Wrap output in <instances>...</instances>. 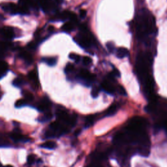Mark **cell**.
Returning a JSON list of instances; mask_svg holds the SVG:
<instances>
[{
	"instance_id": "1",
	"label": "cell",
	"mask_w": 167,
	"mask_h": 167,
	"mask_svg": "<svg viewBox=\"0 0 167 167\" xmlns=\"http://www.w3.org/2000/svg\"><path fill=\"white\" fill-rule=\"evenodd\" d=\"M147 125L144 117L135 116L114 135L113 151L121 166L130 167V159L134 155L144 157L150 156L151 142L147 131Z\"/></svg>"
},
{
	"instance_id": "2",
	"label": "cell",
	"mask_w": 167,
	"mask_h": 167,
	"mask_svg": "<svg viewBox=\"0 0 167 167\" xmlns=\"http://www.w3.org/2000/svg\"><path fill=\"white\" fill-rule=\"evenodd\" d=\"M137 34L140 40L145 41L156 29V22L153 16L146 9H142L137 17Z\"/></svg>"
},
{
	"instance_id": "3",
	"label": "cell",
	"mask_w": 167,
	"mask_h": 167,
	"mask_svg": "<svg viewBox=\"0 0 167 167\" xmlns=\"http://www.w3.org/2000/svg\"><path fill=\"white\" fill-rule=\"evenodd\" d=\"M145 110L150 114L153 120L156 121V125L158 128H163L167 123V100L160 99L156 97L150 101L145 108Z\"/></svg>"
},
{
	"instance_id": "4",
	"label": "cell",
	"mask_w": 167,
	"mask_h": 167,
	"mask_svg": "<svg viewBox=\"0 0 167 167\" xmlns=\"http://www.w3.org/2000/svg\"><path fill=\"white\" fill-rule=\"evenodd\" d=\"M152 62V57L150 53L141 52L137 55L136 61V69L138 78L142 83V85L154 81L150 73Z\"/></svg>"
},
{
	"instance_id": "5",
	"label": "cell",
	"mask_w": 167,
	"mask_h": 167,
	"mask_svg": "<svg viewBox=\"0 0 167 167\" xmlns=\"http://www.w3.org/2000/svg\"><path fill=\"white\" fill-rule=\"evenodd\" d=\"M58 121L69 129L75 125L77 117L75 114H70L66 110L58 109L56 112Z\"/></svg>"
},
{
	"instance_id": "6",
	"label": "cell",
	"mask_w": 167,
	"mask_h": 167,
	"mask_svg": "<svg viewBox=\"0 0 167 167\" xmlns=\"http://www.w3.org/2000/svg\"><path fill=\"white\" fill-rule=\"evenodd\" d=\"M90 37L86 32H82L75 37V40L77 44L83 48H88L92 45V40Z\"/></svg>"
},
{
	"instance_id": "7",
	"label": "cell",
	"mask_w": 167,
	"mask_h": 167,
	"mask_svg": "<svg viewBox=\"0 0 167 167\" xmlns=\"http://www.w3.org/2000/svg\"><path fill=\"white\" fill-rule=\"evenodd\" d=\"M39 5L45 13L55 9L57 5L54 0H39Z\"/></svg>"
},
{
	"instance_id": "8",
	"label": "cell",
	"mask_w": 167,
	"mask_h": 167,
	"mask_svg": "<svg viewBox=\"0 0 167 167\" xmlns=\"http://www.w3.org/2000/svg\"><path fill=\"white\" fill-rule=\"evenodd\" d=\"M79 77L80 79H82L83 81L86 83L85 84L87 86H90L91 83L94 82L95 79V77L92 75L91 73L88 71L82 69L80 71Z\"/></svg>"
},
{
	"instance_id": "9",
	"label": "cell",
	"mask_w": 167,
	"mask_h": 167,
	"mask_svg": "<svg viewBox=\"0 0 167 167\" xmlns=\"http://www.w3.org/2000/svg\"><path fill=\"white\" fill-rule=\"evenodd\" d=\"M2 7L5 12H9L13 15L18 13V5L13 3H9L7 4L2 5Z\"/></svg>"
},
{
	"instance_id": "10",
	"label": "cell",
	"mask_w": 167,
	"mask_h": 167,
	"mask_svg": "<svg viewBox=\"0 0 167 167\" xmlns=\"http://www.w3.org/2000/svg\"><path fill=\"white\" fill-rule=\"evenodd\" d=\"M101 88L104 91L107 93L108 94L110 95H113L116 91V89L114 87V86L110 83L108 80H104L101 84Z\"/></svg>"
},
{
	"instance_id": "11",
	"label": "cell",
	"mask_w": 167,
	"mask_h": 167,
	"mask_svg": "<svg viewBox=\"0 0 167 167\" xmlns=\"http://www.w3.org/2000/svg\"><path fill=\"white\" fill-rule=\"evenodd\" d=\"M119 108H120L119 104H117V103L112 104L106 111H105L104 113L103 114V117L114 116L117 112Z\"/></svg>"
},
{
	"instance_id": "12",
	"label": "cell",
	"mask_w": 167,
	"mask_h": 167,
	"mask_svg": "<svg viewBox=\"0 0 167 167\" xmlns=\"http://www.w3.org/2000/svg\"><path fill=\"white\" fill-rule=\"evenodd\" d=\"M51 106V103L48 99H44L39 104L37 109L40 111V112H46L50 109V107Z\"/></svg>"
},
{
	"instance_id": "13",
	"label": "cell",
	"mask_w": 167,
	"mask_h": 167,
	"mask_svg": "<svg viewBox=\"0 0 167 167\" xmlns=\"http://www.w3.org/2000/svg\"><path fill=\"white\" fill-rule=\"evenodd\" d=\"M10 137L12 140H13L15 142H28L30 140L29 138L25 137V136L16 132L11 134Z\"/></svg>"
},
{
	"instance_id": "14",
	"label": "cell",
	"mask_w": 167,
	"mask_h": 167,
	"mask_svg": "<svg viewBox=\"0 0 167 167\" xmlns=\"http://www.w3.org/2000/svg\"><path fill=\"white\" fill-rule=\"evenodd\" d=\"M2 35L7 39H12L14 37L13 29L10 27H4L2 30Z\"/></svg>"
},
{
	"instance_id": "15",
	"label": "cell",
	"mask_w": 167,
	"mask_h": 167,
	"mask_svg": "<svg viewBox=\"0 0 167 167\" xmlns=\"http://www.w3.org/2000/svg\"><path fill=\"white\" fill-rule=\"evenodd\" d=\"M20 57L25 61V62L28 65L33 63L32 55L27 52H22L20 54Z\"/></svg>"
},
{
	"instance_id": "16",
	"label": "cell",
	"mask_w": 167,
	"mask_h": 167,
	"mask_svg": "<svg viewBox=\"0 0 167 167\" xmlns=\"http://www.w3.org/2000/svg\"><path fill=\"white\" fill-rule=\"evenodd\" d=\"M41 146L42 148H45V149L54 150L55 148L57 147V144L54 141H47V142H45V143L42 144Z\"/></svg>"
},
{
	"instance_id": "17",
	"label": "cell",
	"mask_w": 167,
	"mask_h": 167,
	"mask_svg": "<svg viewBox=\"0 0 167 167\" xmlns=\"http://www.w3.org/2000/svg\"><path fill=\"white\" fill-rule=\"evenodd\" d=\"M129 54V51L127 48H120L117 51V57L120 59H123L127 57Z\"/></svg>"
},
{
	"instance_id": "18",
	"label": "cell",
	"mask_w": 167,
	"mask_h": 167,
	"mask_svg": "<svg viewBox=\"0 0 167 167\" xmlns=\"http://www.w3.org/2000/svg\"><path fill=\"white\" fill-rule=\"evenodd\" d=\"M8 68L9 65L7 63L3 61H0V78L5 75L8 70Z\"/></svg>"
},
{
	"instance_id": "19",
	"label": "cell",
	"mask_w": 167,
	"mask_h": 167,
	"mask_svg": "<svg viewBox=\"0 0 167 167\" xmlns=\"http://www.w3.org/2000/svg\"><path fill=\"white\" fill-rule=\"evenodd\" d=\"M42 62H45L49 66H54L57 63V59L54 57H45L42 58Z\"/></svg>"
},
{
	"instance_id": "20",
	"label": "cell",
	"mask_w": 167,
	"mask_h": 167,
	"mask_svg": "<svg viewBox=\"0 0 167 167\" xmlns=\"http://www.w3.org/2000/svg\"><path fill=\"white\" fill-rule=\"evenodd\" d=\"M74 28H75V24L70 21L64 24L62 26V30L65 32H71L74 29Z\"/></svg>"
},
{
	"instance_id": "21",
	"label": "cell",
	"mask_w": 167,
	"mask_h": 167,
	"mask_svg": "<svg viewBox=\"0 0 167 167\" xmlns=\"http://www.w3.org/2000/svg\"><path fill=\"white\" fill-rule=\"evenodd\" d=\"M52 117V114L51 112H47L45 114L44 116L41 117V119H39V121H42V122L46 121L51 120Z\"/></svg>"
},
{
	"instance_id": "22",
	"label": "cell",
	"mask_w": 167,
	"mask_h": 167,
	"mask_svg": "<svg viewBox=\"0 0 167 167\" xmlns=\"http://www.w3.org/2000/svg\"><path fill=\"white\" fill-rule=\"evenodd\" d=\"M120 77V73L119 72L118 70H117L116 69L111 72L108 75V77L110 80L114 79L115 77Z\"/></svg>"
},
{
	"instance_id": "23",
	"label": "cell",
	"mask_w": 167,
	"mask_h": 167,
	"mask_svg": "<svg viewBox=\"0 0 167 167\" xmlns=\"http://www.w3.org/2000/svg\"><path fill=\"white\" fill-rule=\"evenodd\" d=\"M27 101L24 99H19L18 100L16 103H15V107L16 108H21L24 106H25L27 104Z\"/></svg>"
},
{
	"instance_id": "24",
	"label": "cell",
	"mask_w": 167,
	"mask_h": 167,
	"mask_svg": "<svg viewBox=\"0 0 167 167\" xmlns=\"http://www.w3.org/2000/svg\"><path fill=\"white\" fill-rule=\"evenodd\" d=\"M24 84V80L20 78H17L14 80V81L13 82V84L16 86V87H20L23 84Z\"/></svg>"
},
{
	"instance_id": "25",
	"label": "cell",
	"mask_w": 167,
	"mask_h": 167,
	"mask_svg": "<svg viewBox=\"0 0 167 167\" xmlns=\"http://www.w3.org/2000/svg\"><path fill=\"white\" fill-rule=\"evenodd\" d=\"M24 99L26 100L27 101H33L34 99L33 94H31L30 92H28V91H26L25 93H24Z\"/></svg>"
},
{
	"instance_id": "26",
	"label": "cell",
	"mask_w": 167,
	"mask_h": 167,
	"mask_svg": "<svg viewBox=\"0 0 167 167\" xmlns=\"http://www.w3.org/2000/svg\"><path fill=\"white\" fill-rule=\"evenodd\" d=\"M74 69H75V67H74V65L71 64H68L65 68V72L67 74H69L73 73Z\"/></svg>"
},
{
	"instance_id": "27",
	"label": "cell",
	"mask_w": 167,
	"mask_h": 167,
	"mask_svg": "<svg viewBox=\"0 0 167 167\" xmlns=\"http://www.w3.org/2000/svg\"><path fill=\"white\" fill-rule=\"evenodd\" d=\"M99 92H100V90L99 89V88L95 87H95L93 88L92 90H91V95L94 98H96V97H98L99 94Z\"/></svg>"
},
{
	"instance_id": "28",
	"label": "cell",
	"mask_w": 167,
	"mask_h": 167,
	"mask_svg": "<svg viewBox=\"0 0 167 167\" xmlns=\"http://www.w3.org/2000/svg\"><path fill=\"white\" fill-rule=\"evenodd\" d=\"M18 5L29 8L30 7V0H19Z\"/></svg>"
},
{
	"instance_id": "29",
	"label": "cell",
	"mask_w": 167,
	"mask_h": 167,
	"mask_svg": "<svg viewBox=\"0 0 167 167\" xmlns=\"http://www.w3.org/2000/svg\"><path fill=\"white\" fill-rule=\"evenodd\" d=\"M69 58L71 59L72 60H74L77 63L79 62L80 59H81V58H80V55H78V54H70Z\"/></svg>"
},
{
	"instance_id": "30",
	"label": "cell",
	"mask_w": 167,
	"mask_h": 167,
	"mask_svg": "<svg viewBox=\"0 0 167 167\" xmlns=\"http://www.w3.org/2000/svg\"><path fill=\"white\" fill-rule=\"evenodd\" d=\"M28 78L31 80H35L37 78V73L35 71H30L28 73Z\"/></svg>"
},
{
	"instance_id": "31",
	"label": "cell",
	"mask_w": 167,
	"mask_h": 167,
	"mask_svg": "<svg viewBox=\"0 0 167 167\" xmlns=\"http://www.w3.org/2000/svg\"><path fill=\"white\" fill-rule=\"evenodd\" d=\"M9 46V43L5 42H0V50L1 51H5L6 49H7Z\"/></svg>"
},
{
	"instance_id": "32",
	"label": "cell",
	"mask_w": 167,
	"mask_h": 167,
	"mask_svg": "<svg viewBox=\"0 0 167 167\" xmlns=\"http://www.w3.org/2000/svg\"><path fill=\"white\" fill-rule=\"evenodd\" d=\"M91 59L88 56H85L83 58V63L85 65H89L91 64Z\"/></svg>"
},
{
	"instance_id": "33",
	"label": "cell",
	"mask_w": 167,
	"mask_h": 167,
	"mask_svg": "<svg viewBox=\"0 0 167 167\" xmlns=\"http://www.w3.org/2000/svg\"><path fill=\"white\" fill-rule=\"evenodd\" d=\"M35 156H33V155H30V156H29L27 158V161H28V163L29 164V165H32L33 164L34 162H35Z\"/></svg>"
},
{
	"instance_id": "34",
	"label": "cell",
	"mask_w": 167,
	"mask_h": 167,
	"mask_svg": "<svg viewBox=\"0 0 167 167\" xmlns=\"http://www.w3.org/2000/svg\"><path fill=\"white\" fill-rule=\"evenodd\" d=\"M107 47L108 48V50L110 52H114L115 48H114V45L112 44V42H108L107 44Z\"/></svg>"
},
{
	"instance_id": "35",
	"label": "cell",
	"mask_w": 167,
	"mask_h": 167,
	"mask_svg": "<svg viewBox=\"0 0 167 167\" xmlns=\"http://www.w3.org/2000/svg\"><path fill=\"white\" fill-rule=\"evenodd\" d=\"M117 92L119 93V94L121 95H127V94H126V91L125 90V89L123 88L122 86H120L118 87V89H117Z\"/></svg>"
},
{
	"instance_id": "36",
	"label": "cell",
	"mask_w": 167,
	"mask_h": 167,
	"mask_svg": "<svg viewBox=\"0 0 167 167\" xmlns=\"http://www.w3.org/2000/svg\"><path fill=\"white\" fill-rule=\"evenodd\" d=\"M80 16L82 18H84L86 16V11L84 9H81L80 11Z\"/></svg>"
},
{
	"instance_id": "37",
	"label": "cell",
	"mask_w": 167,
	"mask_h": 167,
	"mask_svg": "<svg viewBox=\"0 0 167 167\" xmlns=\"http://www.w3.org/2000/svg\"><path fill=\"white\" fill-rule=\"evenodd\" d=\"M28 46L31 49H34L36 47V44L35 42H29L28 44Z\"/></svg>"
},
{
	"instance_id": "38",
	"label": "cell",
	"mask_w": 167,
	"mask_h": 167,
	"mask_svg": "<svg viewBox=\"0 0 167 167\" xmlns=\"http://www.w3.org/2000/svg\"><path fill=\"white\" fill-rule=\"evenodd\" d=\"M54 1L55 2V3H56L57 5L61 4V3H62L64 2V0H54Z\"/></svg>"
},
{
	"instance_id": "39",
	"label": "cell",
	"mask_w": 167,
	"mask_h": 167,
	"mask_svg": "<svg viewBox=\"0 0 167 167\" xmlns=\"http://www.w3.org/2000/svg\"><path fill=\"white\" fill-rule=\"evenodd\" d=\"M54 29V28L53 26H50L48 28V31H50V32H52Z\"/></svg>"
},
{
	"instance_id": "40",
	"label": "cell",
	"mask_w": 167,
	"mask_h": 167,
	"mask_svg": "<svg viewBox=\"0 0 167 167\" xmlns=\"http://www.w3.org/2000/svg\"><path fill=\"white\" fill-rule=\"evenodd\" d=\"M163 129H165V131H166V133H167V123H166V124L165 125Z\"/></svg>"
},
{
	"instance_id": "41",
	"label": "cell",
	"mask_w": 167,
	"mask_h": 167,
	"mask_svg": "<svg viewBox=\"0 0 167 167\" xmlns=\"http://www.w3.org/2000/svg\"><path fill=\"white\" fill-rule=\"evenodd\" d=\"M5 167H13V166H11V165H7V166H5Z\"/></svg>"
},
{
	"instance_id": "42",
	"label": "cell",
	"mask_w": 167,
	"mask_h": 167,
	"mask_svg": "<svg viewBox=\"0 0 167 167\" xmlns=\"http://www.w3.org/2000/svg\"><path fill=\"white\" fill-rule=\"evenodd\" d=\"M0 167H3V165H2L1 163H0Z\"/></svg>"
},
{
	"instance_id": "43",
	"label": "cell",
	"mask_w": 167,
	"mask_h": 167,
	"mask_svg": "<svg viewBox=\"0 0 167 167\" xmlns=\"http://www.w3.org/2000/svg\"><path fill=\"white\" fill-rule=\"evenodd\" d=\"M0 99H1V95H0Z\"/></svg>"
}]
</instances>
